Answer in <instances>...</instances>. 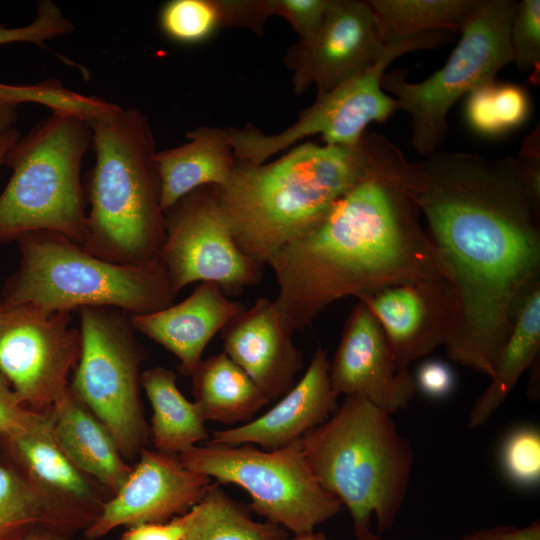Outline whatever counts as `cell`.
Wrapping results in <instances>:
<instances>
[{"label":"cell","instance_id":"1","mask_svg":"<svg viewBox=\"0 0 540 540\" xmlns=\"http://www.w3.org/2000/svg\"><path fill=\"white\" fill-rule=\"evenodd\" d=\"M396 180L448 271L456 309L446 354L490 377L520 302L540 283L539 164L436 151L405 160Z\"/></svg>","mask_w":540,"mask_h":540},{"label":"cell","instance_id":"2","mask_svg":"<svg viewBox=\"0 0 540 540\" xmlns=\"http://www.w3.org/2000/svg\"><path fill=\"white\" fill-rule=\"evenodd\" d=\"M399 149L342 196L311 229L268 264L274 301L294 332L310 327L336 300L424 280L448 271L420 223V211L395 181Z\"/></svg>","mask_w":540,"mask_h":540},{"label":"cell","instance_id":"3","mask_svg":"<svg viewBox=\"0 0 540 540\" xmlns=\"http://www.w3.org/2000/svg\"><path fill=\"white\" fill-rule=\"evenodd\" d=\"M394 144L364 134L357 145L306 142L268 164H235L214 193L238 248L260 266L311 229L386 163Z\"/></svg>","mask_w":540,"mask_h":540},{"label":"cell","instance_id":"4","mask_svg":"<svg viewBox=\"0 0 540 540\" xmlns=\"http://www.w3.org/2000/svg\"><path fill=\"white\" fill-rule=\"evenodd\" d=\"M96 161L82 246L104 260L138 265L159 259L165 240L155 144L146 117L111 104L87 119Z\"/></svg>","mask_w":540,"mask_h":540},{"label":"cell","instance_id":"5","mask_svg":"<svg viewBox=\"0 0 540 540\" xmlns=\"http://www.w3.org/2000/svg\"><path fill=\"white\" fill-rule=\"evenodd\" d=\"M320 485L349 511L355 537L390 529L406 497L413 454L392 415L352 395L323 424L301 439Z\"/></svg>","mask_w":540,"mask_h":540},{"label":"cell","instance_id":"6","mask_svg":"<svg viewBox=\"0 0 540 540\" xmlns=\"http://www.w3.org/2000/svg\"><path fill=\"white\" fill-rule=\"evenodd\" d=\"M17 242L19 267L0 292L7 307L43 315L108 307L139 315L172 305L178 294L159 259L138 265L113 263L46 231L28 233Z\"/></svg>","mask_w":540,"mask_h":540},{"label":"cell","instance_id":"7","mask_svg":"<svg viewBox=\"0 0 540 540\" xmlns=\"http://www.w3.org/2000/svg\"><path fill=\"white\" fill-rule=\"evenodd\" d=\"M90 144L87 120L67 111H52L15 142L4 160L12 175L0 194V243L41 231L84 243L81 165Z\"/></svg>","mask_w":540,"mask_h":540},{"label":"cell","instance_id":"8","mask_svg":"<svg viewBox=\"0 0 540 540\" xmlns=\"http://www.w3.org/2000/svg\"><path fill=\"white\" fill-rule=\"evenodd\" d=\"M512 0H478L461 29V38L443 67L425 80L407 81V69L383 75L381 85L411 117V143L423 156L438 151L448 134V113L475 88L494 81L512 63Z\"/></svg>","mask_w":540,"mask_h":540},{"label":"cell","instance_id":"9","mask_svg":"<svg viewBox=\"0 0 540 540\" xmlns=\"http://www.w3.org/2000/svg\"><path fill=\"white\" fill-rule=\"evenodd\" d=\"M78 313L81 352L69 388L106 426L131 463L150 444L140 395L144 350L126 312L82 307Z\"/></svg>","mask_w":540,"mask_h":540},{"label":"cell","instance_id":"10","mask_svg":"<svg viewBox=\"0 0 540 540\" xmlns=\"http://www.w3.org/2000/svg\"><path fill=\"white\" fill-rule=\"evenodd\" d=\"M178 456L188 469L243 488L251 497V512L293 534L314 531L342 508L317 481L300 440L274 450L205 442Z\"/></svg>","mask_w":540,"mask_h":540},{"label":"cell","instance_id":"11","mask_svg":"<svg viewBox=\"0 0 540 540\" xmlns=\"http://www.w3.org/2000/svg\"><path fill=\"white\" fill-rule=\"evenodd\" d=\"M447 42L444 32H430L388 43L374 65L317 95L316 101L286 130L274 135L256 129L227 130L233 155L243 163L262 164L269 156L316 134H321L327 145H357L369 123L384 122L399 109L397 101L381 85L387 67L403 54L434 49Z\"/></svg>","mask_w":540,"mask_h":540},{"label":"cell","instance_id":"12","mask_svg":"<svg viewBox=\"0 0 540 540\" xmlns=\"http://www.w3.org/2000/svg\"><path fill=\"white\" fill-rule=\"evenodd\" d=\"M168 211L159 260L177 293L200 281L238 295L260 281L262 266L236 245L215 193L197 189Z\"/></svg>","mask_w":540,"mask_h":540},{"label":"cell","instance_id":"13","mask_svg":"<svg viewBox=\"0 0 540 540\" xmlns=\"http://www.w3.org/2000/svg\"><path fill=\"white\" fill-rule=\"evenodd\" d=\"M71 321V312L7 307L0 296V373L30 410L51 411L69 388L81 352Z\"/></svg>","mask_w":540,"mask_h":540},{"label":"cell","instance_id":"14","mask_svg":"<svg viewBox=\"0 0 540 540\" xmlns=\"http://www.w3.org/2000/svg\"><path fill=\"white\" fill-rule=\"evenodd\" d=\"M387 47L366 1L331 0L318 32L299 40L285 60L296 93L314 84L321 95L374 65Z\"/></svg>","mask_w":540,"mask_h":540},{"label":"cell","instance_id":"15","mask_svg":"<svg viewBox=\"0 0 540 540\" xmlns=\"http://www.w3.org/2000/svg\"><path fill=\"white\" fill-rule=\"evenodd\" d=\"M0 460L82 521L86 529L111 497L64 453L55 438L50 411L29 410L17 425L0 433Z\"/></svg>","mask_w":540,"mask_h":540},{"label":"cell","instance_id":"16","mask_svg":"<svg viewBox=\"0 0 540 540\" xmlns=\"http://www.w3.org/2000/svg\"><path fill=\"white\" fill-rule=\"evenodd\" d=\"M211 478L188 469L178 455L144 448L118 491L83 531L98 540L119 527L166 522L191 510L203 497Z\"/></svg>","mask_w":540,"mask_h":540},{"label":"cell","instance_id":"17","mask_svg":"<svg viewBox=\"0 0 540 540\" xmlns=\"http://www.w3.org/2000/svg\"><path fill=\"white\" fill-rule=\"evenodd\" d=\"M333 390L360 396L393 415L416 393L414 375L399 366L374 315L358 302L350 311L329 368Z\"/></svg>","mask_w":540,"mask_h":540},{"label":"cell","instance_id":"18","mask_svg":"<svg viewBox=\"0 0 540 540\" xmlns=\"http://www.w3.org/2000/svg\"><path fill=\"white\" fill-rule=\"evenodd\" d=\"M379 322L400 367L444 346L455 319V297L444 280L388 287L357 298Z\"/></svg>","mask_w":540,"mask_h":540},{"label":"cell","instance_id":"19","mask_svg":"<svg viewBox=\"0 0 540 540\" xmlns=\"http://www.w3.org/2000/svg\"><path fill=\"white\" fill-rule=\"evenodd\" d=\"M273 300L258 298L221 329L224 352L241 367L270 401L293 386L304 367L303 354L294 345Z\"/></svg>","mask_w":540,"mask_h":540},{"label":"cell","instance_id":"20","mask_svg":"<svg viewBox=\"0 0 540 540\" xmlns=\"http://www.w3.org/2000/svg\"><path fill=\"white\" fill-rule=\"evenodd\" d=\"M329 368L326 350L317 348L303 377L277 404L247 423L214 431L206 443L226 446L252 444L264 450H274L300 440L307 432L327 421L339 406V395L330 383Z\"/></svg>","mask_w":540,"mask_h":540},{"label":"cell","instance_id":"21","mask_svg":"<svg viewBox=\"0 0 540 540\" xmlns=\"http://www.w3.org/2000/svg\"><path fill=\"white\" fill-rule=\"evenodd\" d=\"M243 308L218 285L202 282L180 303L152 313L130 315L129 321L135 331L175 355L180 373L190 376L210 340Z\"/></svg>","mask_w":540,"mask_h":540},{"label":"cell","instance_id":"22","mask_svg":"<svg viewBox=\"0 0 540 540\" xmlns=\"http://www.w3.org/2000/svg\"><path fill=\"white\" fill-rule=\"evenodd\" d=\"M55 438L73 464L114 495L133 464L120 453L106 426L71 391L51 409Z\"/></svg>","mask_w":540,"mask_h":540},{"label":"cell","instance_id":"23","mask_svg":"<svg viewBox=\"0 0 540 540\" xmlns=\"http://www.w3.org/2000/svg\"><path fill=\"white\" fill-rule=\"evenodd\" d=\"M187 137V143L155 154L163 213L205 185L223 187L236 164L225 130L202 127Z\"/></svg>","mask_w":540,"mask_h":540},{"label":"cell","instance_id":"24","mask_svg":"<svg viewBox=\"0 0 540 540\" xmlns=\"http://www.w3.org/2000/svg\"><path fill=\"white\" fill-rule=\"evenodd\" d=\"M540 349V283L520 302L510 333L495 361L490 384L474 402L469 428L485 424L503 404L522 374L538 359Z\"/></svg>","mask_w":540,"mask_h":540},{"label":"cell","instance_id":"25","mask_svg":"<svg viewBox=\"0 0 540 540\" xmlns=\"http://www.w3.org/2000/svg\"><path fill=\"white\" fill-rule=\"evenodd\" d=\"M190 376L194 402L206 421L244 424L270 402L224 351L202 359Z\"/></svg>","mask_w":540,"mask_h":540},{"label":"cell","instance_id":"26","mask_svg":"<svg viewBox=\"0 0 540 540\" xmlns=\"http://www.w3.org/2000/svg\"><path fill=\"white\" fill-rule=\"evenodd\" d=\"M140 382L152 408L149 440L155 450L179 455L210 439L206 420L181 393L173 371L154 366L141 373Z\"/></svg>","mask_w":540,"mask_h":540},{"label":"cell","instance_id":"27","mask_svg":"<svg viewBox=\"0 0 540 540\" xmlns=\"http://www.w3.org/2000/svg\"><path fill=\"white\" fill-rule=\"evenodd\" d=\"M34 528L76 535L86 525L0 460V540H15Z\"/></svg>","mask_w":540,"mask_h":540},{"label":"cell","instance_id":"28","mask_svg":"<svg viewBox=\"0 0 540 540\" xmlns=\"http://www.w3.org/2000/svg\"><path fill=\"white\" fill-rule=\"evenodd\" d=\"M384 43L430 33H460L478 0H369Z\"/></svg>","mask_w":540,"mask_h":540},{"label":"cell","instance_id":"29","mask_svg":"<svg viewBox=\"0 0 540 540\" xmlns=\"http://www.w3.org/2000/svg\"><path fill=\"white\" fill-rule=\"evenodd\" d=\"M289 537V531L280 525L255 521L248 506L232 499L215 482L190 510L182 540H287Z\"/></svg>","mask_w":540,"mask_h":540},{"label":"cell","instance_id":"30","mask_svg":"<svg viewBox=\"0 0 540 540\" xmlns=\"http://www.w3.org/2000/svg\"><path fill=\"white\" fill-rule=\"evenodd\" d=\"M529 112V95L522 86L496 80L467 94L464 106L467 125L484 137H497L518 128Z\"/></svg>","mask_w":540,"mask_h":540},{"label":"cell","instance_id":"31","mask_svg":"<svg viewBox=\"0 0 540 540\" xmlns=\"http://www.w3.org/2000/svg\"><path fill=\"white\" fill-rule=\"evenodd\" d=\"M233 21H242L239 1L170 0L158 15L163 34L185 45L202 43Z\"/></svg>","mask_w":540,"mask_h":540},{"label":"cell","instance_id":"32","mask_svg":"<svg viewBox=\"0 0 540 540\" xmlns=\"http://www.w3.org/2000/svg\"><path fill=\"white\" fill-rule=\"evenodd\" d=\"M0 98L13 101L35 102L51 111H67L84 119L106 110L112 103L97 97H89L67 90L59 82L48 80L34 85H8L0 83Z\"/></svg>","mask_w":540,"mask_h":540},{"label":"cell","instance_id":"33","mask_svg":"<svg viewBox=\"0 0 540 540\" xmlns=\"http://www.w3.org/2000/svg\"><path fill=\"white\" fill-rule=\"evenodd\" d=\"M506 477L520 487H534L540 481V432L521 426L507 434L500 449Z\"/></svg>","mask_w":540,"mask_h":540},{"label":"cell","instance_id":"34","mask_svg":"<svg viewBox=\"0 0 540 540\" xmlns=\"http://www.w3.org/2000/svg\"><path fill=\"white\" fill-rule=\"evenodd\" d=\"M512 62L520 71H529L540 60V1L517 3L510 26Z\"/></svg>","mask_w":540,"mask_h":540},{"label":"cell","instance_id":"35","mask_svg":"<svg viewBox=\"0 0 540 540\" xmlns=\"http://www.w3.org/2000/svg\"><path fill=\"white\" fill-rule=\"evenodd\" d=\"M73 30V24L58 5L51 0H42L39 1L37 15L30 24L13 28L0 24V45L17 42L41 45Z\"/></svg>","mask_w":540,"mask_h":540},{"label":"cell","instance_id":"36","mask_svg":"<svg viewBox=\"0 0 540 540\" xmlns=\"http://www.w3.org/2000/svg\"><path fill=\"white\" fill-rule=\"evenodd\" d=\"M331 0H267L262 1L266 17L278 15L286 19L300 37L312 38L320 29Z\"/></svg>","mask_w":540,"mask_h":540},{"label":"cell","instance_id":"37","mask_svg":"<svg viewBox=\"0 0 540 540\" xmlns=\"http://www.w3.org/2000/svg\"><path fill=\"white\" fill-rule=\"evenodd\" d=\"M416 389L430 398L440 399L453 390L455 379L451 368L442 361L429 360L414 375Z\"/></svg>","mask_w":540,"mask_h":540},{"label":"cell","instance_id":"38","mask_svg":"<svg viewBox=\"0 0 540 540\" xmlns=\"http://www.w3.org/2000/svg\"><path fill=\"white\" fill-rule=\"evenodd\" d=\"M190 520V510L166 522L144 523L128 527L121 540H182Z\"/></svg>","mask_w":540,"mask_h":540},{"label":"cell","instance_id":"39","mask_svg":"<svg viewBox=\"0 0 540 540\" xmlns=\"http://www.w3.org/2000/svg\"><path fill=\"white\" fill-rule=\"evenodd\" d=\"M458 540H540V521L524 527L497 525L467 534Z\"/></svg>","mask_w":540,"mask_h":540},{"label":"cell","instance_id":"40","mask_svg":"<svg viewBox=\"0 0 540 540\" xmlns=\"http://www.w3.org/2000/svg\"><path fill=\"white\" fill-rule=\"evenodd\" d=\"M29 410L0 373V433L17 425Z\"/></svg>","mask_w":540,"mask_h":540},{"label":"cell","instance_id":"41","mask_svg":"<svg viewBox=\"0 0 540 540\" xmlns=\"http://www.w3.org/2000/svg\"><path fill=\"white\" fill-rule=\"evenodd\" d=\"M15 540H90L47 528H34Z\"/></svg>","mask_w":540,"mask_h":540},{"label":"cell","instance_id":"42","mask_svg":"<svg viewBox=\"0 0 540 540\" xmlns=\"http://www.w3.org/2000/svg\"><path fill=\"white\" fill-rule=\"evenodd\" d=\"M17 106L13 101L0 98V133L14 128L18 118Z\"/></svg>","mask_w":540,"mask_h":540},{"label":"cell","instance_id":"43","mask_svg":"<svg viewBox=\"0 0 540 540\" xmlns=\"http://www.w3.org/2000/svg\"><path fill=\"white\" fill-rule=\"evenodd\" d=\"M20 137L21 134L16 128L0 133V167L4 165L8 151Z\"/></svg>","mask_w":540,"mask_h":540},{"label":"cell","instance_id":"44","mask_svg":"<svg viewBox=\"0 0 540 540\" xmlns=\"http://www.w3.org/2000/svg\"><path fill=\"white\" fill-rule=\"evenodd\" d=\"M287 540H331L324 533L311 531L302 534H293L292 537H289Z\"/></svg>","mask_w":540,"mask_h":540},{"label":"cell","instance_id":"45","mask_svg":"<svg viewBox=\"0 0 540 540\" xmlns=\"http://www.w3.org/2000/svg\"><path fill=\"white\" fill-rule=\"evenodd\" d=\"M355 540H384L381 536L371 532L370 530L355 537Z\"/></svg>","mask_w":540,"mask_h":540}]
</instances>
